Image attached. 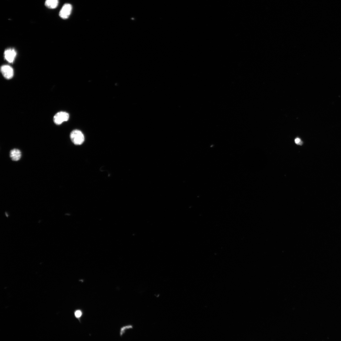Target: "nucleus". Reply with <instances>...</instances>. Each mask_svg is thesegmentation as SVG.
I'll return each mask as SVG.
<instances>
[{
    "label": "nucleus",
    "mask_w": 341,
    "mask_h": 341,
    "mask_svg": "<svg viewBox=\"0 0 341 341\" xmlns=\"http://www.w3.org/2000/svg\"><path fill=\"white\" fill-rule=\"evenodd\" d=\"M4 54L5 60L10 63H12L15 60L17 52L14 49H9L5 51Z\"/></svg>",
    "instance_id": "39448f33"
},
{
    "label": "nucleus",
    "mask_w": 341,
    "mask_h": 341,
    "mask_svg": "<svg viewBox=\"0 0 341 341\" xmlns=\"http://www.w3.org/2000/svg\"><path fill=\"white\" fill-rule=\"evenodd\" d=\"M69 115L68 113L65 112H60L56 114L53 117V121L57 125H60L63 122L69 120Z\"/></svg>",
    "instance_id": "f03ea898"
},
{
    "label": "nucleus",
    "mask_w": 341,
    "mask_h": 341,
    "mask_svg": "<svg viewBox=\"0 0 341 341\" xmlns=\"http://www.w3.org/2000/svg\"><path fill=\"white\" fill-rule=\"evenodd\" d=\"M83 315V312L82 310L80 309L76 310L74 312V315L76 319L80 322V319Z\"/></svg>",
    "instance_id": "6e6552de"
},
{
    "label": "nucleus",
    "mask_w": 341,
    "mask_h": 341,
    "mask_svg": "<svg viewBox=\"0 0 341 341\" xmlns=\"http://www.w3.org/2000/svg\"><path fill=\"white\" fill-rule=\"evenodd\" d=\"M22 156L21 151L18 149H14L10 152V157L13 161H18L20 159Z\"/></svg>",
    "instance_id": "423d86ee"
},
{
    "label": "nucleus",
    "mask_w": 341,
    "mask_h": 341,
    "mask_svg": "<svg viewBox=\"0 0 341 341\" xmlns=\"http://www.w3.org/2000/svg\"><path fill=\"white\" fill-rule=\"evenodd\" d=\"M295 142L298 145H301L303 143L301 139L299 138L296 139L295 140Z\"/></svg>",
    "instance_id": "9d476101"
},
{
    "label": "nucleus",
    "mask_w": 341,
    "mask_h": 341,
    "mask_svg": "<svg viewBox=\"0 0 341 341\" xmlns=\"http://www.w3.org/2000/svg\"><path fill=\"white\" fill-rule=\"evenodd\" d=\"M70 137L72 142L76 145L82 144L84 141L83 134L81 131L78 130L73 131L71 133Z\"/></svg>",
    "instance_id": "f257e3e1"
},
{
    "label": "nucleus",
    "mask_w": 341,
    "mask_h": 341,
    "mask_svg": "<svg viewBox=\"0 0 341 341\" xmlns=\"http://www.w3.org/2000/svg\"><path fill=\"white\" fill-rule=\"evenodd\" d=\"M1 70L2 75L6 78L9 79L13 77L14 75V70L10 66L3 65L1 67Z\"/></svg>",
    "instance_id": "20e7f679"
},
{
    "label": "nucleus",
    "mask_w": 341,
    "mask_h": 341,
    "mask_svg": "<svg viewBox=\"0 0 341 341\" xmlns=\"http://www.w3.org/2000/svg\"><path fill=\"white\" fill-rule=\"evenodd\" d=\"M72 9V6L70 4H65L60 11L59 16L64 19L68 18L71 14Z\"/></svg>",
    "instance_id": "7ed1b4c3"
},
{
    "label": "nucleus",
    "mask_w": 341,
    "mask_h": 341,
    "mask_svg": "<svg viewBox=\"0 0 341 341\" xmlns=\"http://www.w3.org/2000/svg\"><path fill=\"white\" fill-rule=\"evenodd\" d=\"M133 328V326L131 325H128L126 326H124L122 327L120 329V336H122V335L124 334L127 330L132 329Z\"/></svg>",
    "instance_id": "1a4fd4ad"
},
{
    "label": "nucleus",
    "mask_w": 341,
    "mask_h": 341,
    "mask_svg": "<svg viewBox=\"0 0 341 341\" xmlns=\"http://www.w3.org/2000/svg\"><path fill=\"white\" fill-rule=\"evenodd\" d=\"M59 0H46L45 2V6L48 8L54 9L58 6Z\"/></svg>",
    "instance_id": "0eeeda50"
}]
</instances>
